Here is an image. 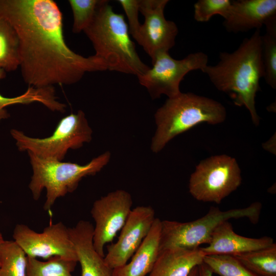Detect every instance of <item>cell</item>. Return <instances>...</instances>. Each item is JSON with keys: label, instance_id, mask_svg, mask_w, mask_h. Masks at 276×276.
<instances>
[{"label": "cell", "instance_id": "cell-9", "mask_svg": "<svg viewBox=\"0 0 276 276\" xmlns=\"http://www.w3.org/2000/svg\"><path fill=\"white\" fill-rule=\"evenodd\" d=\"M208 62V55L202 52L190 54L179 60L173 58L169 52H163L152 61V67L137 77L152 99L158 98L162 95L173 98L181 93L179 85L184 77L192 71H201Z\"/></svg>", "mask_w": 276, "mask_h": 276}, {"label": "cell", "instance_id": "cell-32", "mask_svg": "<svg viewBox=\"0 0 276 276\" xmlns=\"http://www.w3.org/2000/svg\"><path fill=\"white\" fill-rule=\"evenodd\" d=\"M4 240H5L3 238V235L2 233L0 232V252H1V247L2 244L3 243Z\"/></svg>", "mask_w": 276, "mask_h": 276}, {"label": "cell", "instance_id": "cell-2", "mask_svg": "<svg viewBox=\"0 0 276 276\" xmlns=\"http://www.w3.org/2000/svg\"><path fill=\"white\" fill-rule=\"evenodd\" d=\"M260 29H256L232 53L221 52L215 65L205 66L201 71L220 91L227 94L234 104L245 106L253 123L258 126L260 117L256 109L255 98L264 77Z\"/></svg>", "mask_w": 276, "mask_h": 276}, {"label": "cell", "instance_id": "cell-5", "mask_svg": "<svg viewBox=\"0 0 276 276\" xmlns=\"http://www.w3.org/2000/svg\"><path fill=\"white\" fill-rule=\"evenodd\" d=\"M33 170L29 185L33 199L37 200L43 189L46 198L43 206L50 210L56 200L75 191L84 177L94 175L109 162V151L100 155L84 165L70 162L44 159L28 152Z\"/></svg>", "mask_w": 276, "mask_h": 276}, {"label": "cell", "instance_id": "cell-21", "mask_svg": "<svg viewBox=\"0 0 276 276\" xmlns=\"http://www.w3.org/2000/svg\"><path fill=\"white\" fill-rule=\"evenodd\" d=\"M258 276H276V244L233 256Z\"/></svg>", "mask_w": 276, "mask_h": 276}, {"label": "cell", "instance_id": "cell-1", "mask_svg": "<svg viewBox=\"0 0 276 276\" xmlns=\"http://www.w3.org/2000/svg\"><path fill=\"white\" fill-rule=\"evenodd\" d=\"M0 17L16 32L19 67L29 86L72 85L86 73L107 70L95 55L84 57L68 47L62 13L53 0H0Z\"/></svg>", "mask_w": 276, "mask_h": 276}, {"label": "cell", "instance_id": "cell-31", "mask_svg": "<svg viewBox=\"0 0 276 276\" xmlns=\"http://www.w3.org/2000/svg\"><path fill=\"white\" fill-rule=\"evenodd\" d=\"M197 267H195L192 271L190 273L188 276H197Z\"/></svg>", "mask_w": 276, "mask_h": 276}, {"label": "cell", "instance_id": "cell-8", "mask_svg": "<svg viewBox=\"0 0 276 276\" xmlns=\"http://www.w3.org/2000/svg\"><path fill=\"white\" fill-rule=\"evenodd\" d=\"M241 182V170L235 158L217 155L201 161L196 167L190 178L189 190L198 201L219 204Z\"/></svg>", "mask_w": 276, "mask_h": 276}, {"label": "cell", "instance_id": "cell-13", "mask_svg": "<svg viewBox=\"0 0 276 276\" xmlns=\"http://www.w3.org/2000/svg\"><path fill=\"white\" fill-rule=\"evenodd\" d=\"M155 218L154 210L151 206L132 209L118 241L107 246L104 258L109 268L113 269L128 262L149 234Z\"/></svg>", "mask_w": 276, "mask_h": 276}, {"label": "cell", "instance_id": "cell-15", "mask_svg": "<svg viewBox=\"0 0 276 276\" xmlns=\"http://www.w3.org/2000/svg\"><path fill=\"white\" fill-rule=\"evenodd\" d=\"M68 232L80 264L81 276H112V269L94 247L92 224L80 220L75 226L68 227Z\"/></svg>", "mask_w": 276, "mask_h": 276}, {"label": "cell", "instance_id": "cell-17", "mask_svg": "<svg viewBox=\"0 0 276 276\" xmlns=\"http://www.w3.org/2000/svg\"><path fill=\"white\" fill-rule=\"evenodd\" d=\"M204 256L200 247L165 249L159 252L151 271L147 276H188L195 267L203 263Z\"/></svg>", "mask_w": 276, "mask_h": 276}, {"label": "cell", "instance_id": "cell-3", "mask_svg": "<svg viewBox=\"0 0 276 276\" xmlns=\"http://www.w3.org/2000/svg\"><path fill=\"white\" fill-rule=\"evenodd\" d=\"M83 32L93 45L94 55L107 70L137 77L149 69L137 53L124 15L116 13L108 1L100 0L92 22Z\"/></svg>", "mask_w": 276, "mask_h": 276}, {"label": "cell", "instance_id": "cell-25", "mask_svg": "<svg viewBox=\"0 0 276 276\" xmlns=\"http://www.w3.org/2000/svg\"><path fill=\"white\" fill-rule=\"evenodd\" d=\"M203 263L220 276H258L248 269L233 256L205 255Z\"/></svg>", "mask_w": 276, "mask_h": 276}, {"label": "cell", "instance_id": "cell-24", "mask_svg": "<svg viewBox=\"0 0 276 276\" xmlns=\"http://www.w3.org/2000/svg\"><path fill=\"white\" fill-rule=\"evenodd\" d=\"M77 262L60 257H53L42 261L28 257L27 276H74Z\"/></svg>", "mask_w": 276, "mask_h": 276}, {"label": "cell", "instance_id": "cell-19", "mask_svg": "<svg viewBox=\"0 0 276 276\" xmlns=\"http://www.w3.org/2000/svg\"><path fill=\"white\" fill-rule=\"evenodd\" d=\"M6 76V72L0 70V80L5 78ZM34 102L40 103L53 111L63 112L65 108V105L58 100L54 86H29L25 93L15 97H6L0 94V122L10 116L6 109L7 106L15 104H29Z\"/></svg>", "mask_w": 276, "mask_h": 276}, {"label": "cell", "instance_id": "cell-12", "mask_svg": "<svg viewBox=\"0 0 276 276\" xmlns=\"http://www.w3.org/2000/svg\"><path fill=\"white\" fill-rule=\"evenodd\" d=\"M168 0H139V11L144 16L135 40L153 61L156 56L169 52L175 44L178 30L167 20L164 10Z\"/></svg>", "mask_w": 276, "mask_h": 276}, {"label": "cell", "instance_id": "cell-22", "mask_svg": "<svg viewBox=\"0 0 276 276\" xmlns=\"http://www.w3.org/2000/svg\"><path fill=\"white\" fill-rule=\"evenodd\" d=\"M28 257L14 240H4L0 252V276H27Z\"/></svg>", "mask_w": 276, "mask_h": 276}, {"label": "cell", "instance_id": "cell-6", "mask_svg": "<svg viewBox=\"0 0 276 276\" xmlns=\"http://www.w3.org/2000/svg\"><path fill=\"white\" fill-rule=\"evenodd\" d=\"M261 210L259 202L226 211L211 206L204 216L191 221L162 220L159 252L172 247L195 249L202 244H208L213 232L222 222L230 219L246 218L252 224H257Z\"/></svg>", "mask_w": 276, "mask_h": 276}, {"label": "cell", "instance_id": "cell-10", "mask_svg": "<svg viewBox=\"0 0 276 276\" xmlns=\"http://www.w3.org/2000/svg\"><path fill=\"white\" fill-rule=\"evenodd\" d=\"M13 238L28 257L48 260L60 257L78 262L68 227L61 222L51 223L40 233L24 224H18L14 229Z\"/></svg>", "mask_w": 276, "mask_h": 276}, {"label": "cell", "instance_id": "cell-20", "mask_svg": "<svg viewBox=\"0 0 276 276\" xmlns=\"http://www.w3.org/2000/svg\"><path fill=\"white\" fill-rule=\"evenodd\" d=\"M19 45L16 32L12 25L0 17V70L6 73L19 67Z\"/></svg>", "mask_w": 276, "mask_h": 276}, {"label": "cell", "instance_id": "cell-29", "mask_svg": "<svg viewBox=\"0 0 276 276\" xmlns=\"http://www.w3.org/2000/svg\"><path fill=\"white\" fill-rule=\"evenodd\" d=\"M213 272L203 263L199 265L197 267V276H214Z\"/></svg>", "mask_w": 276, "mask_h": 276}, {"label": "cell", "instance_id": "cell-14", "mask_svg": "<svg viewBox=\"0 0 276 276\" xmlns=\"http://www.w3.org/2000/svg\"><path fill=\"white\" fill-rule=\"evenodd\" d=\"M276 16L275 0L231 1L229 12L223 22L229 32H245L260 29Z\"/></svg>", "mask_w": 276, "mask_h": 276}, {"label": "cell", "instance_id": "cell-23", "mask_svg": "<svg viewBox=\"0 0 276 276\" xmlns=\"http://www.w3.org/2000/svg\"><path fill=\"white\" fill-rule=\"evenodd\" d=\"M264 26L265 33L261 36L262 57L266 82L276 88V16L269 19Z\"/></svg>", "mask_w": 276, "mask_h": 276}, {"label": "cell", "instance_id": "cell-30", "mask_svg": "<svg viewBox=\"0 0 276 276\" xmlns=\"http://www.w3.org/2000/svg\"><path fill=\"white\" fill-rule=\"evenodd\" d=\"M264 148L272 153H275V136L271 137L268 141L263 144Z\"/></svg>", "mask_w": 276, "mask_h": 276}, {"label": "cell", "instance_id": "cell-18", "mask_svg": "<svg viewBox=\"0 0 276 276\" xmlns=\"http://www.w3.org/2000/svg\"><path fill=\"white\" fill-rule=\"evenodd\" d=\"M161 221L156 218L151 228L129 263L112 269V276H147L159 254Z\"/></svg>", "mask_w": 276, "mask_h": 276}, {"label": "cell", "instance_id": "cell-16", "mask_svg": "<svg viewBox=\"0 0 276 276\" xmlns=\"http://www.w3.org/2000/svg\"><path fill=\"white\" fill-rule=\"evenodd\" d=\"M270 237L254 238L236 234L228 221L220 224L213 232L208 245L200 247L205 255L235 256L268 247L274 243Z\"/></svg>", "mask_w": 276, "mask_h": 276}, {"label": "cell", "instance_id": "cell-27", "mask_svg": "<svg viewBox=\"0 0 276 276\" xmlns=\"http://www.w3.org/2000/svg\"><path fill=\"white\" fill-rule=\"evenodd\" d=\"M229 0H199L194 5V17L198 22H207L214 15L225 19L230 9Z\"/></svg>", "mask_w": 276, "mask_h": 276}, {"label": "cell", "instance_id": "cell-26", "mask_svg": "<svg viewBox=\"0 0 276 276\" xmlns=\"http://www.w3.org/2000/svg\"><path fill=\"white\" fill-rule=\"evenodd\" d=\"M73 15L72 32L84 31L92 22L100 0H68Z\"/></svg>", "mask_w": 276, "mask_h": 276}, {"label": "cell", "instance_id": "cell-11", "mask_svg": "<svg viewBox=\"0 0 276 276\" xmlns=\"http://www.w3.org/2000/svg\"><path fill=\"white\" fill-rule=\"evenodd\" d=\"M132 205L131 195L123 190L111 192L94 202L90 211L95 222L93 245L101 256H105V245L112 241L124 226L132 209Z\"/></svg>", "mask_w": 276, "mask_h": 276}, {"label": "cell", "instance_id": "cell-4", "mask_svg": "<svg viewBox=\"0 0 276 276\" xmlns=\"http://www.w3.org/2000/svg\"><path fill=\"white\" fill-rule=\"evenodd\" d=\"M224 106L212 99L192 93H180L168 98L154 114L156 130L152 140L151 150L161 151L177 135L201 123L215 125L224 122Z\"/></svg>", "mask_w": 276, "mask_h": 276}, {"label": "cell", "instance_id": "cell-28", "mask_svg": "<svg viewBox=\"0 0 276 276\" xmlns=\"http://www.w3.org/2000/svg\"><path fill=\"white\" fill-rule=\"evenodd\" d=\"M128 21L130 34L135 40L141 24L139 19V0H119Z\"/></svg>", "mask_w": 276, "mask_h": 276}, {"label": "cell", "instance_id": "cell-7", "mask_svg": "<svg viewBox=\"0 0 276 276\" xmlns=\"http://www.w3.org/2000/svg\"><path fill=\"white\" fill-rule=\"evenodd\" d=\"M10 133L20 151H27L44 159L62 161L70 149H77L92 139L93 130L85 113L79 110L60 120L52 134L40 139L13 129Z\"/></svg>", "mask_w": 276, "mask_h": 276}]
</instances>
